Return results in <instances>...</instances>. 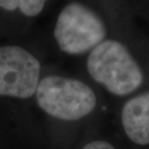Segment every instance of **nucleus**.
Listing matches in <instances>:
<instances>
[{
    "mask_svg": "<svg viewBox=\"0 0 149 149\" xmlns=\"http://www.w3.org/2000/svg\"><path fill=\"white\" fill-rule=\"evenodd\" d=\"M87 70L95 81L118 96L133 93L143 80L141 67L128 49L114 40L103 41L91 50Z\"/></svg>",
    "mask_w": 149,
    "mask_h": 149,
    "instance_id": "f257e3e1",
    "label": "nucleus"
},
{
    "mask_svg": "<svg viewBox=\"0 0 149 149\" xmlns=\"http://www.w3.org/2000/svg\"><path fill=\"white\" fill-rule=\"evenodd\" d=\"M36 98L45 112L65 121L88 115L97 103L95 93L85 83L58 76H49L39 81Z\"/></svg>",
    "mask_w": 149,
    "mask_h": 149,
    "instance_id": "f03ea898",
    "label": "nucleus"
},
{
    "mask_svg": "<svg viewBox=\"0 0 149 149\" xmlns=\"http://www.w3.org/2000/svg\"><path fill=\"white\" fill-rule=\"evenodd\" d=\"M54 38L58 47L68 54H82L105 41L106 25L102 19L87 6L69 3L57 17Z\"/></svg>",
    "mask_w": 149,
    "mask_h": 149,
    "instance_id": "7ed1b4c3",
    "label": "nucleus"
},
{
    "mask_svg": "<svg viewBox=\"0 0 149 149\" xmlns=\"http://www.w3.org/2000/svg\"><path fill=\"white\" fill-rule=\"evenodd\" d=\"M41 65L17 46L0 47V96L26 99L36 93Z\"/></svg>",
    "mask_w": 149,
    "mask_h": 149,
    "instance_id": "20e7f679",
    "label": "nucleus"
},
{
    "mask_svg": "<svg viewBox=\"0 0 149 149\" xmlns=\"http://www.w3.org/2000/svg\"><path fill=\"white\" fill-rule=\"evenodd\" d=\"M121 121L127 136L139 145L149 144V91L125 104Z\"/></svg>",
    "mask_w": 149,
    "mask_h": 149,
    "instance_id": "39448f33",
    "label": "nucleus"
},
{
    "mask_svg": "<svg viewBox=\"0 0 149 149\" xmlns=\"http://www.w3.org/2000/svg\"><path fill=\"white\" fill-rule=\"evenodd\" d=\"M47 0H0V8L7 11L19 10L27 17L37 16L43 11Z\"/></svg>",
    "mask_w": 149,
    "mask_h": 149,
    "instance_id": "423d86ee",
    "label": "nucleus"
},
{
    "mask_svg": "<svg viewBox=\"0 0 149 149\" xmlns=\"http://www.w3.org/2000/svg\"><path fill=\"white\" fill-rule=\"evenodd\" d=\"M82 149H115L111 143L105 141H95L86 144Z\"/></svg>",
    "mask_w": 149,
    "mask_h": 149,
    "instance_id": "0eeeda50",
    "label": "nucleus"
}]
</instances>
